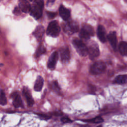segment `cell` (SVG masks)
<instances>
[{
    "mask_svg": "<svg viewBox=\"0 0 127 127\" xmlns=\"http://www.w3.org/2000/svg\"><path fill=\"white\" fill-rule=\"evenodd\" d=\"M82 121L86 122L93 123H95V124H98V123L103 122L104 121V119L101 116H97V117H96L94 118L91 119L82 120Z\"/></svg>",
    "mask_w": 127,
    "mask_h": 127,
    "instance_id": "obj_19",
    "label": "cell"
},
{
    "mask_svg": "<svg viewBox=\"0 0 127 127\" xmlns=\"http://www.w3.org/2000/svg\"><path fill=\"white\" fill-rule=\"evenodd\" d=\"M79 36L81 38H83L85 39H88L90 37V36L89 35V34L83 28H81V29L80 30Z\"/></svg>",
    "mask_w": 127,
    "mask_h": 127,
    "instance_id": "obj_22",
    "label": "cell"
},
{
    "mask_svg": "<svg viewBox=\"0 0 127 127\" xmlns=\"http://www.w3.org/2000/svg\"><path fill=\"white\" fill-rule=\"evenodd\" d=\"M44 84V79L41 76H38L35 81L34 89L36 91H40L43 87Z\"/></svg>",
    "mask_w": 127,
    "mask_h": 127,
    "instance_id": "obj_16",
    "label": "cell"
},
{
    "mask_svg": "<svg viewBox=\"0 0 127 127\" xmlns=\"http://www.w3.org/2000/svg\"><path fill=\"white\" fill-rule=\"evenodd\" d=\"M43 9V8L34 3L32 7H30V10L29 11L30 15L35 19H38L40 18L42 15Z\"/></svg>",
    "mask_w": 127,
    "mask_h": 127,
    "instance_id": "obj_6",
    "label": "cell"
},
{
    "mask_svg": "<svg viewBox=\"0 0 127 127\" xmlns=\"http://www.w3.org/2000/svg\"><path fill=\"white\" fill-rule=\"evenodd\" d=\"M105 29L103 26L100 25L97 28V36L99 39L102 43H105L106 41V38L105 34Z\"/></svg>",
    "mask_w": 127,
    "mask_h": 127,
    "instance_id": "obj_13",
    "label": "cell"
},
{
    "mask_svg": "<svg viewBox=\"0 0 127 127\" xmlns=\"http://www.w3.org/2000/svg\"><path fill=\"white\" fill-rule=\"evenodd\" d=\"M61 121L63 123H70V122H72V121L69 118H68L67 117H62L61 119Z\"/></svg>",
    "mask_w": 127,
    "mask_h": 127,
    "instance_id": "obj_26",
    "label": "cell"
},
{
    "mask_svg": "<svg viewBox=\"0 0 127 127\" xmlns=\"http://www.w3.org/2000/svg\"><path fill=\"white\" fill-rule=\"evenodd\" d=\"M58 53L56 51L51 54L48 63V67L49 68L52 70H53L55 68L58 59Z\"/></svg>",
    "mask_w": 127,
    "mask_h": 127,
    "instance_id": "obj_9",
    "label": "cell"
},
{
    "mask_svg": "<svg viewBox=\"0 0 127 127\" xmlns=\"http://www.w3.org/2000/svg\"><path fill=\"white\" fill-rule=\"evenodd\" d=\"M34 3L40 6V7L44 8V0H35Z\"/></svg>",
    "mask_w": 127,
    "mask_h": 127,
    "instance_id": "obj_25",
    "label": "cell"
},
{
    "mask_svg": "<svg viewBox=\"0 0 127 127\" xmlns=\"http://www.w3.org/2000/svg\"><path fill=\"white\" fill-rule=\"evenodd\" d=\"M60 56L61 60L64 63L67 62L70 59V52L68 48H63L60 49Z\"/></svg>",
    "mask_w": 127,
    "mask_h": 127,
    "instance_id": "obj_10",
    "label": "cell"
},
{
    "mask_svg": "<svg viewBox=\"0 0 127 127\" xmlns=\"http://www.w3.org/2000/svg\"><path fill=\"white\" fill-rule=\"evenodd\" d=\"M107 38L108 41L110 42V44L113 47V48L115 50H116L117 48V43L116 32L115 31L110 32L107 36Z\"/></svg>",
    "mask_w": 127,
    "mask_h": 127,
    "instance_id": "obj_11",
    "label": "cell"
},
{
    "mask_svg": "<svg viewBox=\"0 0 127 127\" xmlns=\"http://www.w3.org/2000/svg\"><path fill=\"white\" fill-rule=\"evenodd\" d=\"M82 28H83L84 30H85L90 36H92L94 35V32L93 30V28L91 26L89 25V24H84Z\"/></svg>",
    "mask_w": 127,
    "mask_h": 127,
    "instance_id": "obj_20",
    "label": "cell"
},
{
    "mask_svg": "<svg viewBox=\"0 0 127 127\" xmlns=\"http://www.w3.org/2000/svg\"><path fill=\"white\" fill-rule=\"evenodd\" d=\"M74 48L81 56H86L88 54V49L85 44L80 39H75L72 42Z\"/></svg>",
    "mask_w": 127,
    "mask_h": 127,
    "instance_id": "obj_2",
    "label": "cell"
},
{
    "mask_svg": "<svg viewBox=\"0 0 127 127\" xmlns=\"http://www.w3.org/2000/svg\"><path fill=\"white\" fill-rule=\"evenodd\" d=\"M88 49V54L91 60L94 59L95 58L98 57L100 54L99 48L98 45L96 43L91 44Z\"/></svg>",
    "mask_w": 127,
    "mask_h": 127,
    "instance_id": "obj_5",
    "label": "cell"
},
{
    "mask_svg": "<svg viewBox=\"0 0 127 127\" xmlns=\"http://www.w3.org/2000/svg\"><path fill=\"white\" fill-rule=\"evenodd\" d=\"M47 15L50 18H53L57 15V13L56 12H47Z\"/></svg>",
    "mask_w": 127,
    "mask_h": 127,
    "instance_id": "obj_28",
    "label": "cell"
},
{
    "mask_svg": "<svg viewBox=\"0 0 127 127\" xmlns=\"http://www.w3.org/2000/svg\"><path fill=\"white\" fill-rule=\"evenodd\" d=\"M64 30L67 34H72L77 32L78 30V26L75 21H69L64 24L63 26Z\"/></svg>",
    "mask_w": 127,
    "mask_h": 127,
    "instance_id": "obj_4",
    "label": "cell"
},
{
    "mask_svg": "<svg viewBox=\"0 0 127 127\" xmlns=\"http://www.w3.org/2000/svg\"><path fill=\"white\" fill-rule=\"evenodd\" d=\"M127 79V76L126 74L125 75H118L114 79V83L119 84H123L126 83Z\"/></svg>",
    "mask_w": 127,
    "mask_h": 127,
    "instance_id": "obj_17",
    "label": "cell"
},
{
    "mask_svg": "<svg viewBox=\"0 0 127 127\" xmlns=\"http://www.w3.org/2000/svg\"><path fill=\"white\" fill-rule=\"evenodd\" d=\"M19 7L21 11L27 13L30 11V5L26 0H19Z\"/></svg>",
    "mask_w": 127,
    "mask_h": 127,
    "instance_id": "obj_14",
    "label": "cell"
},
{
    "mask_svg": "<svg viewBox=\"0 0 127 127\" xmlns=\"http://www.w3.org/2000/svg\"><path fill=\"white\" fill-rule=\"evenodd\" d=\"M60 32V27L57 21L51 22L48 26L47 34L48 35L53 37H57Z\"/></svg>",
    "mask_w": 127,
    "mask_h": 127,
    "instance_id": "obj_3",
    "label": "cell"
},
{
    "mask_svg": "<svg viewBox=\"0 0 127 127\" xmlns=\"http://www.w3.org/2000/svg\"><path fill=\"white\" fill-rule=\"evenodd\" d=\"M21 10L19 7H15L13 10V13L15 15H19L21 14Z\"/></svg>",
    "mask_w": 127,
    "mask_h": 127,
    "instance_id": "obj_27",
    "label": "cell"
},
{
    "mask_svg": "<svg viewBox=\"0 0 127 127\" xmlns=\"http://www.w3.org/2000/svg\"><path fill=\"white\" fill-rule=\"evenodd\" d=\"M11 97L13 99V105L15 108L23 107V104L21 98L17 92H14L11 94Z\"/></svg>",
    "mask_w": 127,
    "mask_h": 127,
    "instance_id": "obj_8",
    "label": "cell"
},
{
    "mask_svg": "<svg viewBox=\"0 0 127 127\" xmlns=\"http://www.w3.org/2000/svg\"><path fill=\"white\" fill-rule=\"evenodd\" d=\"M30 0V1H32L33 0Z\"/></svg>",
    "mask_w": 127,
    "mask_h": 127,
    "instance_id": "obj_32",
    "label": "cell"
},
{
    "mask_svg": "<svg viewBox=\"0 0 127 127\" xmlns=\"http://www.w3.org/2000/svg\"><path fill=\"white\" fill-rule=\"evenodd\" d=\"M39 116L42 119L44 120H48L49 119H50L51 118V117L48 116V115H46L45 114H38Z\"/></svg>",
    "mask_w": 127,
    "mask_h": 127,
    "instance_id": "obj_29",
    "label": "cell"
},
{
    "mask_svg": "<svg viewBox=\"0 0 127 127\" xmlns=\"http://www.w3.org/2000/svg\"><path fill=\"white\" fill-rule=\"evenodd\" d=\"M47 3H53V2H54L55 0H47Z\"/></svg>",
    "mask_w": 127,
    "mask_h": 127,
    "instance_id": "obj_30",
    "label": "cell"
},
{
    "mask_svg": "<svg viewBox=\"0 0 127 127\" xmlns=\"http://www.w3.org/2000/svg\"><path fill=\"white\" fill-rule=\"evenodd\" d=\"M44 33V28L42 25H38L34 30L33 34L38 40H41Z\"/></svg>",
    "mask_w": 127,
    "mask_h": 127,
    "instance_id": "obj_15",
    "label": "cell"
},
{
    "mask_svg": "<svg viewBox=\"0 0 127 127\" xmlns=\"http://www.w3.org/2000/svg\"><path fill=\"white\" fill-rule=\"evenodd\" d=\"M52 88L56 91L59 92L60 90V87L57 81H54L52 83Z\"/></svg>",
    "mask_w": 127,
    "mask_h": 127,
    "instance_id": "obj_24",
    "label": "cell"
},
{
    "mask_svg": "<svg viewBox=\"0 0 127 127\" xmlns=\"http://www.w3.org/2000/svg\"><path fill=\"white\" fill-rule=\"evenodd\" d=\"M59 13L61 17L64 20H67L70 16V11L64 6L61 5L59 7Z\"/></svg>",
    "mask_w": 127,
    "mask_h": 127,
    "instance_id": "obj_12",
    "label": "cell"
},
{
    "mask_svg": "<svg viewBox=\"0 0 127 127\" xmlns=\"http://www.w3.org/2000/svg\"><path fill=\"white\" fill-rule=\"evenodd\" d=\"M105 63L101 61H98L92 64L90 68V72L93 75H98L103 73L106 69Z\"/></svg>",
    "mask_w": 127,
    "mask_h": 127,
    "instance_id": "obj_1",
    "label": "cell"
},
{
    "mask_svg": "<svg viewBox=\"0 0 127 127\" xmlns=\"http://www.w3.org/2000/svg\"><path fill=\"white\" fill-rule=\"evenodd\" d=\"M22 94L25 99L27 105L29 107H32L34 104V100L28 88L24 87L22 90Z\"/></svg>",
    "mask_w": 127,
    "mask_h": 127,
    "instance_id": "obj_7",
    "label": "cell"
},
{
    "mask_svg": "<svg viewBox=\"0 0 127 127\" xmlns=\"http://www.w3.org/2000/svg\"><path fill=\"white\" fill-rule=\"evenodd\" d=\"M119 50L123 56H126L127 53V44L126 42L122 41L119 45Z\"/></svg>",
    "mask_w": 127,
    "mask_h": 127,
    "instance_id": "obj_18",
    "label": "cell"
},
{
    "mask_svg": "<svg viewBox=\"0 0 127 127\" xmlns=\"http://www.w3.org/2000/svg\"><path fill=\"white\" fill-rule=\"evenodd\" d=\"M7 103V99L5 93L3 91H0V104L5 105Z\"/></svg>",
    "mask_w": 127,
    "mask_h": 127,
    "instance_id": "obj_21",
    "label": "cell"
},
{
    "mask_svg": "<svg viewBox=\"0 0 127 127\" xmlns=\"http://www.w3.org/2000/svg\"><path fill=\"white\" fill-rule=\"evenodd\" d=\"M46 52V49L45 47L43 46H39L38 48L37 49V50L36 52V57H38L40 56H41L42 54H44Z\"/></svg>",
    "mask_w": 127,
    "mask_h": 127,
    "instance_id": "obj_23",
    "label": "cell"
},
{
    "mask_svg": "<svg viewBox=\"0 0 127 127\" xmlns=\"http://www.w3.org/2000/svg\"><path fill=\"white\" fill-rule=\"evenodd\" d=\"M97 127H102V125H99V126H98Z\"/></svg>",
    "mask_w": 127,
    "mask_h": 127,
    "instance_id": "obj_31",
    "label": "cell"
}]
</instances>
